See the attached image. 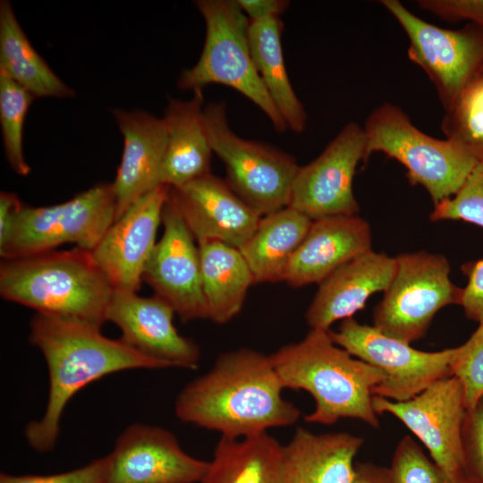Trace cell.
I'll return each mask as SVG.
<instances>
[{
  "label": "cell",
  "instance_id": "6da1fadb",
  "mask_svg": "<svg viewBox=\"0 0 483 483\" xmlns=\"http://www.w3.org/2000/svg\"><path fill=\"white\" fill-rule=\"evenodd\" d=\"M284 389L268 355L239 348L221 353L208 372L182 388L174 413L221 436H254L299 419L301 411L284 398Z\"/></svg>",
  "mask_w": 483,
  "mask_h": 483
},
{
  "label": "cell",
  "instance_id": "7a4b0ae2",
  "mask_svg": "<svg viewBox=\"0 0 483 483\" xmlns=\"http://www.w3.org/2000/svg\"><path fill=\"white\" fill-rule=\"evenodd\" d=\"M100 328L40 313L31 318L30 342L41 352L49 377L45 411L25 428V438L34 450L45 453L55 447L66 405L89 384L127 369L170 367L138 352L121 338L105 336Z\"/></svg>",
  "mask_w": 483,
  "mask_h": 483
},
{
  "label": "cell",
  "instance_id": "3957f363",
  "mask_svg": "<svg viewBox=\"0 0 483 483\" xmlns=\"http://www.w3.org/2000/svg\"><path fill=\"white\" fill-rule=\"evenodd\" d=\"M328 331L310 329L300 342L268 355L283 387L312 396L315 408L305 417L308 423L332 425L351 418L378 428L372 399L385 375L336 345Z\"/></svg>",
  "mask_w": 483,
  "mask_h": 483
},
{
  "label": "cell",
  "instance_id": "277c9868",
  "mask_svg": "<svg viewBox=\"0 0 483 483\" xmlns=\"http://www.w3.org/2000/svg\"><path fill=\"white\" fill-rule=\"evenodd\" d=\"M113 292L91 251L78 247L2 259L0 264L2 298L37 313L101 327Z\"/></svg>",
  "mask_w": 483,
  "mask_h": 483
},
{
  "label": "cell",
  "instance_id": "5b68a950",
  "mask_svg": "<svg viewBox=\"0 0 483 483\" xmlns=\"http://www.w3.org/2000/svg\"><path fill=\"white\" fill-rule=\"evenodd\" d=\"M363 130L365 161L375 152L397 160L405 167L409 182L422 186L434 206L455 195L479 163L452 140L419 130L399 106L388 102L369 114Z\"/></svg>",
  "mask_w": 483,
  "mask_h": 483
},
{
  "label": "cell",
  "instance_id": "8992f818",
  "mask_svg": "<svg viewBox=\"0 0 483 483\" xmlns=\"http://www.w3.org/2000/svg\"><path fill=\"white\" fill-rule=\"evenodd\" d=\"M195 4L205 21V42L196 64L179 75L178 88L195 90L209 84L231 87L258 106L278 132L284 131L288 126L251 56L250 19L236 0H198Z\"/></svg>",
  "mask_w": 483,
  "mask_h": 483
},
{
  "label": "cell",
  "instance_id": "52a82bcc",
  "mask_svg": "<svg viewBox=\"0 0 483 483\" xmlns=\"http://www.w3.org/2000/svg\"><path fill=\"white\" fill-rule=\"evenodd\" d=\"M204 121L212 151L224 163L231 189L260 216L288 207L300 167L295 159L236 135L229 126L226 105L222 101L204 106Z\"/></svg>",
  "mask_w": 483,
  "mask_h": 483
},
{
  "label": "cell",
  "instance_id": "ba28073f",
  "mask_svg": "<svg viewBox=\"0 0 483 483\" xmlns=\"http://www.w3.org/2000/svg\"><path fill=\"white\" fill-rule=\"evenodd\" d=\"M396 271L373 312L374 326L408 343L422 338L444 307L460 305L462 289L450 279L441 254L419 251L396 257Z\"/></svg>",
  "mask_w": 483,
  "mask_h": 483
},
{
  "label": "cell",
  "instance_id": "9c48e42d",
  "mask_svg": "<svg viewBox=\"0 0 483 483\" xmlns=\"http://www.w3.org/2000/svg\"><path fill=\"white\" fill-rule=\"evenodd\" d=\"M116 216L112 183L101 182L71 199L47 207L24 205L3 259L55 250L64 243L91 251Z\"/></svg>",
  "mask_w": 483,
  "mask_h": 483
},
{
  "label": "cell",
  "instance_id": "30bf717a",
  "mask_svg": "<svg viewBox=\"0 0 483 483\" xmlns=\"http://www.w3.org/2000/svg\"><path fill=\"white\" fill-rule=\"evenodd\" d=\"M380 4L405 32L410 60L426 72L446 111L483 72V28L470 22L445 29L422 20L398 0Z\"/></svg>",
  "mask_w": 483,
  "mask_h": 483
},
{
  "label": "cell",
  "instance_id": "8fae6325",
  "mask_svg": "<svg viewBox=\"0 0 483 483\" xmlns=\"http://www.w3.org/2000/svg\"><path fill=\"white\" fill-rule=\"evenodd\" d=\"M328 334L336 345L383 372L385 379L373 392L376 396L408 401L436 381L451 376L455 347L419 351L353 318L342 320L338 329H330Z\"/></svg>",
  "mask_w": 483,
  "mask_h": 483
},
{
  "label": "cell",
  "instance_id": "7c38bea8",
  "mask_svg": "<svg viewBox=\"0 0 483 483\" xmlns=\"http://www.w3.org/2000/svg\"><path fill=\"white\" fill-rule=\"evenodd\" d=\"M372 405L377 415L389 413L402 421L454 481L468 482L462 452L467 409L457 378L443 377L404 402L374 395Z\"/></svg>",
  "mask_w": 483,
  "mask_h": 483
},
{
  "label": "cell",
  "instance_id": "4fadbf2b",
  "mask_svg": "<svg viewBox=\"0 0 483 483\" xmlns=\"http://www.w3.org/2000/svg\"><path fill=\"white\" fill-rule=\"evenodd\" d=\"M365 154L363 127L348 123L317 158L299 167L288 207L311 220L357 215L352 182L359 163H366Z\"/></svg>",
  "mask_w": 483,
  "mask_h": 483
},
{
  "label": "cell",
  "instance_id": "5bb4252c",
  "mask_svg": "<svg viewBox=\"0 0 483 483\" xmlns=\"http://www.w3.org/2000/svg\"><path fill=\"white\" fill-rule=\"evenodd\" d=\"M164 232L145 266L143 281L182 321L208 318L200 258L168 188L162 212Z\"/></svg>",
  "mask_w": 483,
  "mask_h": 483
},
{
  "label": "cell",
  "instance_id": "9a60e30c",
  "mask_svg": "<svg viewBox=\"0 0 483 483\" xmlns=\"http://www.w3.org/2000/svg\"><path fill=\"white\" fill-rule=\"evenodd\" d=\"M106 458L105 483L201 482L208 465L187 453L171 431L144 423L127 427Z\"/></svg>",
  "mask_w": 483,
  "mask_h": 483
},
{
  "label": "cell",
  "instance_id": "2e32d148",
  "mask_svg": "<svg viewBox=\"0 0 483 483\" xmlns=\"http://www.w3.org/2000/svg\"><path fill=\"white\" fill-rule=\"evenodd\" d=\"M168 187L160 185L132 204L91 250L94 261L114 290L138 292L157 243Z\"/></svg>",
  "mask_w": 483,
  "mask_h": 483
},
{
  "label": "cell",
  "instance_id": "e0dca14e",
  "mask_svg": "<svg viewBox=\"0 0 483 483\" xmlns=\"http://www.w3.org/2000/svg\"><path fill=\"white\" fill-rule=\"evenodd\" d=\"M174 310L157 295L114 290L106 321L121 331V339L138 352L167 363L170 367L196 369L200 351L174 325Z\"/></svg>",
  "mask_w": 483,
  "mask_h": 483
},
{
  "label": "cell",
  "instance_id": "ac0fdd59",
  "mask_svg": "<svg viewBox=\"0 0 483 483\" xmlns=\"http://www.w3.org/2000/svg\"><path fill=\"white\" fill-rule=\"evenodd\" d=\"M169 192L198 242L217 241L240 249L254 233L260 216L223 180L208 174Z\"/></svg>",
  "mask_w": 483,
  "mask_h": 483
},
{
  "label": "cell",
  "instance_id": "d6986e66",
  "mask_svg": "<svg viewBox=\"0 0 483 483\" xmlns=\"http://www.w3.org/2000/svg\"><path fill=\"white\" fill-rule=\"evenodd\" d=\"M396 265V257L371 249L338 267L318 284L306 312L310 329L328 331L335 322L352 318L372 294L388 288Z\"/></svg>",
  "mask_w": 483,
  "mask_h": 483
},
{
  "label": "cell",
  "instance_id": "ffe728a7",
  "mask_svg": "<svg viewBox=\"0 0 483 483\" xmlns=\"http://www.w3.org/2000/svg\"><path fill=\"white\" fill-rule=\"evenodd\" d=\"M113 114L123 137L121 163L112 182L116 220L137 200L161 185L166 128L163 118L144 111L115 109Z\"/></svg>",
  "mask_w": 483,
  "mask_h": 483
},
{
  "label": "cell",
  "instance_id": "44dd1931",
  "mask_svg": "<svg viewBox=\"0 0 483 483\" xmlns=\"http://www.w3.org/2000/svg\"><path fill=\"white\" fill-rule=\"evenodd\" d=\"M369 223L354 216L312 220L286 267L284 281L293 287L320 284L338 267L371 250Z\"/></svg>",
  "mask_w": 483,
  "mask_h": 483
},
{
  "label": "cell",
  "instance_id": "7402d4cb",
  "mask_svg": "<svg viewBox=\"0 0 483 483\" xmlns=\"http://www.w3.org/2000/svg\"><path fill=\"white\" fill-rule=\"evenodd\" d=\"M202 89L193 90L190 100L170 97L163 120L166 145L160 171V184L180 188L210 174L213 153L204 121Z\"/></svg>",
  "mask_w": 483,
  "mask_h": 483
},
{
  "label": "cell",
  "instance_id": "603a6c76",
  "mask_svg": "<svg viewBox=\"0 0 483 483\" xmlns=\"http://www.w3.org/2000/svg\"><path fill=\"white\" fill-rule=\"evenodd\" d=\"M363 442L346 432L315 434L298 428L284 445L285 483H352Z\"/></svg>",
  "mask_w": 483,
  "mask_h": 483
},
{
  "label": "cell",
  "instance_id": "cb8c5ba5",
  "mask_svg": "<svg viewBox=\"0 0 483 483\" xmlns=\"http://www.w3.org/2000/svg\"><path fill=\"white\" fill-rule=\"evenodd\" d=\"M200 483H285L284 445L267 432L221 436Z\"/></svg>",
  "mask_w": 483,
  "mask_h": 483
},
{
  "label": "cell",
  "instance_id": "d4e9b609",
  "mask_svg": "<svg viewBox=\"0 0 483 483\" xmlns=\"http://www.w3.org/2000/svg\"><path fill=\"white\" fill-rule=\"evenodd\" d=\"M208 318L232 320L242 310L253 275L240 250L217 241L198 242Z\"/></svg>",
  "mask_w": 483,
  "mask_h": 483
},
{
  "label": "cell",
  "instance_id": "484cf974",
  "mask_svg": "<svg viewBox=\"0 0 483 483\" xmlns=\"http://www.w3.org/2000/svg\"><path fill=\"white\" fill-rule=\"evenodd\" d=\"M311 223L309 217L290 207L260 217L250 238L239 249L255 284L284 281L289 261Z\"/></svg>",
  "mask_w": 483,
  "mask_h": 483
},
{
  "label": "cell",
  "instance_id": "4316f807",
  "mask_svg": "<svg viewBox=\"0 0 483 483\" xmlns=\"http://www.w3.org/2000/svg\"><path fill=\"white\" fill-rule=\"evenodd\" d=\"M0 74L35 97L67 98L75 95L35 50L7 0L0 2Z\"/></svg>",
  "mask_w": 483,
  "mask_h": 483
},
{
  "label": "cell",
  "instance_id": "83f0119b",
  "mask_svg": "<svg viewBox=\"0 0 483 483\" xmlns=\"http://www.w3.org/2000/svg\"><path fill=\"white\" fill-rule=\"evenodd\" d=\"M280 19L250 21L249 43L257 72L275 107L292 131L302 132L307 113L296 96L285 68Z\"/></svg>",
  "mask_w": 483,
  "mask_h": 483
},
{
  "label": "cell",
  "instance_id": "f1b7e54d",
  "mask_svg": "<svg viewBox=\"0 0 483 483\" xmlns=\"http://www.w3.org/2000/svg\"><path fill=\"white\" fill-rule=\"evenodd\" d=\"M445 139L483 162V72L445 111L441 123Z\"/></svg>",
  "mask_w": 483,
  "mask_h": 483
},
{
  "label": "cell",
  "instance_id": "f546056e",
  "mask_svg": "<svg viewBox=\"0 0 483 483\" xmlns=\"http://www.w3.org/2000/svg\"><path fill=\"white\" fill-rule=\"evenodd\" d=\"M36 98L23 87L0 74V123L5 157L21 176L30 172L22 150L23 125L29 107Z\"/></svg>",
  "mask_w": 483,
  "mask_h": 483
},
{
  "label": "cell",
  "instance_id": "4dcf8cb0",
  "mask_svg": "<svg viewBox=\"0 0 483 483\" xmlns=\"http://www.w3.org/2000/svg\"><path fill=\"white\" fill-rule=\"evenodd\" d=\"M388 471L392 483H457L410 436L398 443Z\"/></svg>",
  "mask_w": 483,
  "mask_h": 483
},
{
  "label": "cell",
  "instance_id": "1f68e13d",
  "mask_svg": "<svg viewBox=\"0 0 483 483\" xmlns=\"http://www.w3.org/2000/svg\"><path fill=\"white\" fill-rule=\"evenodd\" d=\"M451 376L460 382L467 411L483 396V323L462 345L455 347Z\"/></svg>",
  "mask_w": 483,
  "mask_h": 483
},
{
  "label": "cell",
  "instance_id": "d6a6232c",
  "mask_svg": "<svg viewBox=\"0 0 483 483\" xmlns=\"http://www.w3.org/2000/svg\"><path fill=\"white\" fill-rule=\"evenodd\" d=\"M429 218L461 220L483 227V162L475 166L455 195L435 206Z\"/></svg>",
  "mask_w": 483,
  "mask_h": 483
},
{
  "label": "cell",
  "instance_id": "836d02e7",
  "mask_svg": "<svg viewBox=\"0 0 483 483\" xmlns=\"http://www.w3.org/2000/svg\"><path fill=\"white\" fill-rule=\"evenodd\" d=\"M462 452L468 481L483 483V396L466 412Z\"/></svg>",
  "mask_w": 483,
  "mask_h": 483
},
{
  "label": "cell",
  "instance_id": "e575fe53",
  "mask_svg": "<svg viewBox=\"0 0 483 483\" xmlns=\"http://www.w3.org/2000/svg\"><path fill=\"white\" fill-rule=\"evenodd\" d=\"M106 470L105 456L79 469L52 475L15 476L1 473L0 483H105Z\"/></svg>",
  "mask_w": 483,
  "mask_h": 483
},
{
  "label": "cell",
  "instance_id": "d590c367",
  "mask_svg": "<svg viewBox=\"0 0 483 483\" xmlns=\"http://www.w3.org/2000/svg\"><path fill=\"white\" fill-rule=\"evenodd\" d=\"M417 4L441 20L466 21L483 28V0H419Z\"/></svg>",
  "mask_w": 483,
  "mask_h": 483
},
{
  "label": "cell",
  "instance_id": "8d00e7d4",
  "mask_svg": "<svg viewBox=\"0 0 483 483\" xmlns=\"http://www.w3.org/2000/svg\"><path fill=\"white\" fill-rule=\"evenodd\" d=\"M468 278L462 289L460 305L465 316L479 325L483 323V258L467 262L462 267Z\"/></svg>",
  "mask_w": 483,
  "mask_h": 483
},
{
  "label": "cell",
  "instance_id": "74e56055",
  "mask_svg": "<svg viewBox=\"0 0 483 483\" xmlns=\"http://www.w3.org/2000/svg\"><path fill=\"white\" fill-rule=\"evenodd\" d=\"M24 204L13 192H0V253L10 244Z\"/></svg>",
  "mask_w": 483,
  "mask_h": 483
},
{
  "label": "cell",
  "instance_id": "f35d334b",
  "mask_svg": "<svg viewBox=\"0 0 483 483\" xmlns=\"http://www.w3.org/2000/svg\"><path fill=\"white\" fill-rule=\"evenodd\" d=\"M250 21L278 19L290 4L286 0H236Z\"/></svg>",
  "mask_w": 483,
  "mask_h": 483
},
{
  "label": "cell",
  "instance_id": "ab89813d",
  "mask_svg": "<svg viewBox=\"0 0 483 483\" xmlns=\"http://www.w3.org/2000/svg\"><path fill=\"white\" fill-rule=\"evenodd\" d=\"M352 483H392L388 468L371 463H356Z\"/></svg>",
  "mask_w": 483,
  "mask_h": 483
},
{
  "label": "cell",
  "instance_id": "60d3db41",
  "mask_svg": "<svg viewBox=\"0 0 483 483\" xmlns=\"http://www.w3.org/2000/svg\"><path fill=\"white\" fill-rule=\"evenodd\" d=\"M467 483H474V482H471V481H468Z\"/></svg>",
  "mask_w": 483,
  "mask_h": 483
}]
</instances>
